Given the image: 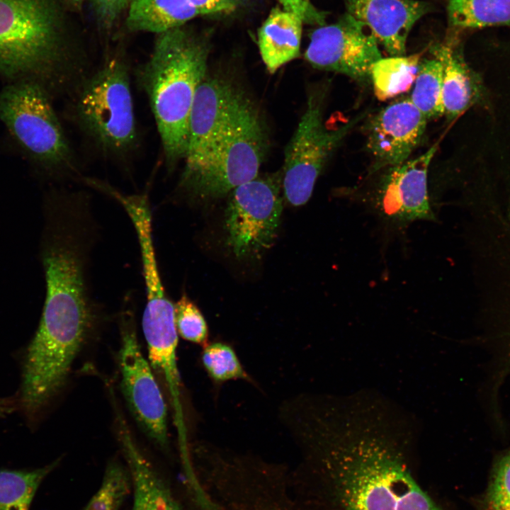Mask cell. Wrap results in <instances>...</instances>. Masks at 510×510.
I'll list each match as a JSON object with an SVG mask.
<instances>
[{"mask_svg": "<svg viewBox=\"0 0 510 510\" xmlns=\"http://www.w3.org/2000/svg\"><path fill=\"white\" fill-rule=\"evenodd\" d=\"M278 419L300 456L301 510H444L417 479L414 419L383 395L300 393Z\"/></svg>", "mask_w": 510, "mask_h": 510, "instance_id": "1", "label": "cell"}, {"mask_svg": "<svg viewBox=\"0 0 510 510\" xmlns=\"http://www.w3.org/2000/svg\"><path fill=\"white\" fill-rule=\"evenodd\" d=\"M209 45L182 27L157 34L138 79L148 98L168 171L183 159L191 111L206 75Z\"/></svg>", "mask_w": 510, "mask_h": 510, "instance_id": "2", "label": "cell"}, {"mask_svg": "<svg viewBox=\"0 0 510 510\" xmlns=\"http://www.w3.org/2000/svg\"><path fill=\"white\" fill-rule=\"evenodd\" d=\"M0 70L40 76L69 94L89 73L66 50L54 0H0Z\"/></svg>", "mask_w": 510, "mask_h": 510, "instance_id": "3", "label": "cell"}, {"mask_svg": "<svg viewBox=\"0 0 510 510\" xmlns=\"http://www.w3.org/2000/svg\"><path fill=\"white\" fill-rule=\"evenodd\" d=\"M74 125L107 159L130 158L139 144L130 74L125 62L108 58L89 72L69 94Z\"/></svg>", "mask_w": 510, "mask_h": 510, "instance_id": "4", "label": "cell"}, {"mask_svg": "<svg viewBox=\"0 0 510 510\" xmlns=\"http://www.w3.org/2000/svg\"><path fill=\"white\" fill-rule=\"evenodd\" d=\"M268 147L266 131L254 103L234 90L224 130L203 167L176 191L190 200L217 198L258 176Z\"/></svg>", "mask_w": 510, "mask_h": 510, "instance_id": "5", "label": "cell"}, {"mask_svg": "<svg viewBox=\"0 0 510 510\" xmlns=\"http://www.w3.org/2000/svg\"><path fill=\"white\" fill-rule=\"evenodd\" d=\"M49 96L37 81L9 85L0 93V118L46 170L79 181L83 175Z\"/></svg>", "mask_w": 510, "mask_h": 510, "instance_id": "6", "label": "cell"}, {"mask_svg": "<svg viewBox=\"0 0 510 510\" xmlns=\"http://www.w3.org/2000/svg\"><path fill=\"white\" fill-rule=\"evenodd\" d=\"M282 172L243 183L230 193L224 214L225 244L238 259L259 258L273 243L280 223Z\"/></svg>", "mask_w": 510, "mask_h": 510, "instance_id": "7", "label": "cell"}, {"mask_svg": "<svg viewBox=\"0 0 510 510\" xmlns=\"http://www.w3.org/2000/svg\"><path fill=\"white\" fill-rule=\"evenodd\" d=\"M324 94H312L298 125L285 149L282 188L287 202L294 206L310 198L317 178L334 149L364 117L356 116L330 130L323 122Z\"/></svg>", "mask_w": 510, "mask_h": 510, "instance_id": "8", "label": "cell"}, {"mask_svg": "<svg viewBox=\"0 0 510 510\" xmlns=\"http://www.w3.org/2000/svg\"><path fill=\"white\" fill-rule=\"evenodd\" d=\"M119 316L118 364L120 389L126 404L146 436L162 449L169 447L167 407L137 338L134 307L126 297Z\"/></svg>", "mask_w": 510, "mask_h": 510, "instance_id": "9", "label": "cell"}, {"mask_svg": "<svg viewBox=\"0 0 510 510\" xmlns=\"http://www.w3.org/2000/svg\"><path fill=\"white\" fill-rule=\"evenodd\" d=\"M437 144L414 159L392 166L378 185L369 208L386 226L402 230L412 223L436 221L428 191V169Z\"/></svg>", "mask_w": 510, "mask_h": 510, "instance_id": "10", "label": "cell"}, {"mask_svg": "<svg viewBox=\"0 0 510 510\" xmlns=\"http://www.w3.org/2000/svg\"><path fill=\"white\" fill-rule=\"evenodd\" d=\"M304 57L316 69L359 82L370 81L371 66L382 57L371 32L348 13L335 23L315 29Z\"/></svg>", "mask_w": 510, "mask_h": 510, "instance_id": "11", "label": "cell"}, {"mask_svg": "<svg viewBox=\"0 0 510 510\" xmlns=\"http://www.w3.org/2000/svg\"><path fill=\"white\" fill-rule=\"evenodd\" d=\"M235 88L227 80L205 76L192 106L185 165L178 183L184 182L206 164L224 130Z\"/></svg>", "mask_w": 510, "mask_h": 510, "instance_id": "12", "label": "cell"}, {"mask_svg": "<svg viewBox=\"0 0 510 510\" xmlns=\"http://www.w3.org/2000/svg\"><path fill=\"white\" fill-rule=\"evenodd\" d=\"M428 120L409 97L393 101L370 120L367 147L375 159L373 170L407 161L420 143Z\"/></svg>", "mask_w": 510, "mask_h": 510, "instance_id": "13", "label": "cell"}, {"mask_svg": "<svg viewBox=\"0 0 510 510\" xmlns=\"http://www.w3.org/2000/svg\"><path fill=\"white\" fill-rule=\"evenodd\" d=\"M347 12L364 24L390 56H403L410 30L429 11L416 0H346Z\"/></svg>", "mask_w": 510, "mask_h": 510, "instance_id": "14", "label": "cell"}, {"mask_svg": "<svg viewBox=\"0 0 510 510\" xmlns=\"http://www.w3.org/2000/svg\"><path fill=\"white\" fill-rule=\"evenodd\" d=\"M115 424L122 454L132 479V510H183L168 483L142 451L118 409H115Z\"/></svg>", "mask_w": 510, "mask_h": 510, "instance_id": "15", "label": "cell"}, {"mask_svg": "<svg viewBox=\"0 0 510 510\" xmlns=\"http://www.w3.org/2000/svg\"><path fill=\"white\" fill-rule=\"evenodd\" d=\"M142 327L152 370L162 380L171 400L179 446L188 445L181 402V380L177 366L178 334L175 317L142 319Z\"/></svg>", "mask_w": 510, "mask_h": 510, "instance_id": "16", "label": "cell"}, {"mask_svg": "<svg viewBox=\"0 0 510 510\" xmlns=\"http://www.w3.org/2000/svg\"><path fill=\"white\" fill-rule=\"evenodd\" d=\"M443 68L442 101L444 115L455 119L472 106L481 102L482 82L460 54L448 44L431 49Z\"/></svg>", "mask_w": 510, "mask_h": 510, "instance_id": "17", "label": "cell"}, {"mask_svg": "<svg viewBox=\"0 0 510 510\" xmlns=\"http://www.w3.org/2000/svg\"><path fill=\"white\" fill-rule=\"evenodd\" d=\"M303 23L298 15L280 7L272 9L263 23L258 45L271 74L299 56Z\"/></svg>", "mask_w": 510, "mask_h": 510, "instance_id": "18", "label": "cell"}, {"mask_svg": "<svg viewBox=\"0 0 510 510\" xmlns=\"http://www.w3.org/2000/svg\"><path fill=\"white\" fill-rule=\"evenodd\" d=\"M198 16L189 0H131L126 26L130 31L159 34L182 27Z\"/></svg>", "mask_w": 510, "mask_h": 510, "instance_id": "19", "label": "cell"}, {"mask_svg": "<svg viewBox=\"0 0 510 510\" xmlns=\"http://www.w3.org/2000/svg\"><path fill=\"white\" fill-rule=\"evenodd\" d=\"M421 55L390 56L376 61L370 68L376 97L387 101L407 91L416 79Z\"/></svg>", "mask_w": 510, "mask_h": 510, "instance_id": "20", "label": "cell"}, {"mask_svg": "<svg viewBox=\"0 0 510 510\" xmlns=\"http://www.w3.org/2000/svg\"><path fill=\"white\" fill-rule=\"evenodd\" d=\"M58 460L32 470H0V510H29L35 492Z\"/></svg>", "mask_w": 510, "mask_h": 510, "instance_id": "21", "label": "cell"}, {"mask_svg": "<svg viewBox=\"0 0 510 510\" xmlns=\"http://www.w3.org/2000/svg\"><path fill=\"white\" fill-rule=\"evenodd\" d=\"M448 15L461 28L510 23V0H450Z\"/></svg>", "mask_w": 510, "mask_h": 510, "instance_id": "22", "label": "cell"}, {"mask_svg": "<svg viewBox=\"0 0 510 510\" xmlns=\"http://www.w3.org/2000/svg\"><path fill=\"white\" fill-rule=\"evenodd\" d=\"M442 80L443 68L438 60L434 57L420 61L409 98L428 120L444 115Z\"/></svg>", "mask_w": 510, "mask_h": 510, "instance_id": "23", "label": "cell"}, {"mask_svg": "<svg viewBox=\"0 0 510 510\" xmlns=\"http://www.w3.org/2000/svg\"><path fill=\"white\" fill-rule=\"evenodd\" d=\"M200 359L205 372L216 385L232 380L254 383L235 350L228 344L208 343L203 347Z\"/></svg>", "mask_w": 510, "mask_h": 510, "instance_id": "24", "label": "cell"}, {"mask_svg": "<svg viewBox=\"0 0 510 510\" xmlns=\"http://www.w3.org/2000/svg\"><path fill=\"white\" fill-rule=\"evenodd\" d=\"M131 489L132 479L126 465L110 460L100 487L81 510H120Z\"/></svg>", "mask_w": 510, "mask_h": 510, "instance_id": "25", "label": "cell"}, {"mask_svg": "<svg viewBox=\"0 0 510 510\" xmlns=\"http://www.w3.org/2000/svg\"><path fill=\"white\" fill-rule=\"evenodd\" d=\"M479 510H510V447L494 460Z\"/></svg>", "mask_w": 510, "mask_h": 510, "instance_id": "26", "label": "cell"}, {"mask_svg": "<svg viewBox=\"0 0 510 510\" xmlns=\"http://www.w3.org/2000/svg\"><path fill=\"white\" fill-rule=\"evenodd\" d=\"M175 306V324L183 339L203 347L208 342L207 322L197 305L183 293Z\"/></svg>", "mask_w": 510, "mask_h": 510, "instance_id": "27", "label": "cell"}, {"mask_svg": "<svg viewBox=\"0 0 510 510\" xmlns=\"http://www.w3.org/2000/svg\"><path fill=\"white\" fill-rule=\"evenodd\" d=\"M131 0H91L97 20L106 29L111 28L125 10L128 8Z\"/></svg>", "mask_w": 510, "mask_h": 510, "instance_id": "28", "label": "cell"}, {"mask_svg": "<svg viewBox=\"0 0 510 510\" xmlns=\"http://www.w3.org/2000/svg\"><path fill=\"white\" fill-rule=\"evenodd\" d=\"M200 15L222 14L232 12L239 0H189Z\"/></svg>", "mask_w": 510, "mask_h": 510, "instance_id": "29", "label": "cell"}, {"mask_svg": "<svg viewBox=\"0 0 510 510\" xmlns=\"http://www.w3.org/2000/svg\"><path fill=\"white\" fill-rule=\"evenodd\" d=\"M282 8L298 15L306 22L319 21L321 17L313 8L310 0H278Z\"/></svg>", "mask_w": 510, "mask_h": 510, "instance_id": "30", "label": "cell"}, {"mask_svg": "<svg viewBox=\"0 0 510 510\" xmlns=\"http://www.w3.org/2000/svg\"><path fill=\"white\" fill-rule=\"evenodd\" d=\"M504 341L506 345V350L508 354V358L510 359V319L508 320V323L504 327Z\"/></svg>", "mask_w": 510, "mask_h": 510, "instance_id": "31", "label": "cell"}, {"mask_svg": "<svg viewBox=\"0 0 510 510\" xmlns=\"http://www.w3.org/2000/svg\"><path fill=\"white\" fill-rule=\"evenodd\" d=\"M7 409V407L6 405V403L1 400H0V414L4 413Z\"/></svg>", "mask_w": 510, "mask_h": 510, "instance_id": "32", "label": "cell"}, {"mask_svg": "<svg viewBox=\"0 0 510 510\" xmlns=\"http://www.w3.org/2000/svg\"><path fill=\"white\" fill-rule=\"evenodd\" d=\"M68 1L74 6H79L84 1V0H68Z\"/></svg>", "mask_w": 510, "mask_h": 510, "instance_id": "33", "label": "cell"}]
</instances>
